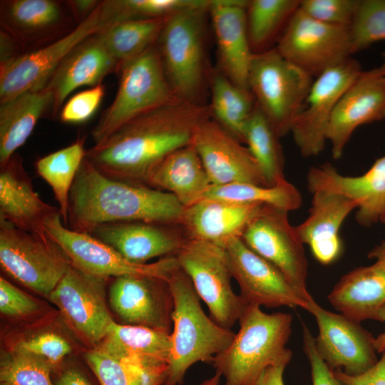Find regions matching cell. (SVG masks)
<instances>
[{
    "label": "cell",
    "instance_id": "obj_31",
    "mask_svg": "<svg viewBox=\"0 0 385 385\" xmlns=\"http://www.w3.org/2000/svg\"><path fill=\"white\" fill-rule=\"evenodd\" d=\"M145 185L173 195L186 207L202 200L212 183L191 143L158 163L149 173Z\"/></svg>",
    "mask_w": 385,
    "mask_h": 385
},
{
    "label": "cell",
    "instance_id": "obj_24",
    "mask_svg": "<svg viewBox=\"0 0 385 385\" xmlns=\"http://www.w3.org/2000/svg\"><path fill=\"white\" fill-rule=\"evenodd\" d=\"M247 0H210L219 71L237 86L249 90L248 76L253 52L246 20Z\"/></svg>",
    "mask_w": 385,
    "mask_h": 385
},
{
    "label": "cell",
    "instance_id": "obj_12",
    "mask_svg": "<svg viewBox=\"0 0 385 385\" xmlns=\"http://www.w3.org/2000/svg\"><path fill=\"white\" fill-rule=\"evenodd\" d=\"M45 231L63 250L72 267L98 278L108 280L125 275H147L167 280L179 266L175 256L160 258L152 263L131 262L92 235L65 226L59 213L46 221Z\"/></svg>",
    "mask_w": 385,
    "mask_h": 385
},
{
    "label": "cell",
    "instance_id": "obj_11",
    "mask_svg": "<svg viewBox=\"0 0 385 385\" xmlns=\"http://www.w3.org/2000/svg\"><path fill=\"white\" fill-rule=\"evenodd\" d=\"M107 281L71 266L47 298L86 349L97 347L115 321L106 298Z\"/></svg>",
    "mask_w": 385,
    "mask_h": 385
},
{
    "label": "cell",
    "instance_id": "obj_50",
    "mask_svg": "<svg viewBox=\"0 0 385 385\" xmlns=\"http://www.w3.org/2000/svg\"><path fill=\"white\" fill-rule=\"evenodd\" d=\"M68 3L77 23L80 24L94 11L98 6L100 1L72 0L68 1Z\"/></svg>",
    "mask_w": 385,
    "mask_h": 385
},
{
    "label": "cell",
    "instance_id": "obj_27",
    "mask_svg": "<svg viewBox=\"0 0 385 385\" xmlns=\"http://www.w3.org/2000/svg\"><path fill=\"white\" fill-rule=\"evenodd\" d=\"M98 34L73 50L47 81L45 86L53 95L51 117L59 114L66 98L74 90L84 86L93 87L101 83L107 75L118 71L121 64L105 48Z\"/></svg>",
    "mask_w": 385,
    "mask_h": 385
},
{
    "label": "cell",
    "instance_id": "obj_8",
    "mask_svg": "<svg viewBox=\"0 0 385 385\" xmlns=\"http://www.w3.org/2000/svg\"><path fill=\"white\" fill-rule=\"evenodd\" d=\"M314 79L275 47L253 54L248 87L256 105L280 138L290 133Z\"/></svg>",
    "mask_w": 385,
    "mask_h": 385
},
{
    "label": "cell",
    "instance_id": "obj_21",
    "mask_svg": "<svg viewBox=\"0 0 385 385\" xmlns=\"http://www.w3.org/2000/svg\"><path fill=\"white\" fill-rule=\"evenodd\" d=\"M385 119V76L379 68L361 71L339 99L331 118L327 140L335 160L342 158L355 130Z\"/></svg>",
    "mask_w": 385,
    "mask_h": 385
},
{
    "label": "cell",
    "instance_id": "obj_47",
    "mask_svg": "<svg viewBox=\"0 0 385 385\" xmlns=\"http://www.w3.org/2000/svg\"><path fill=\"white\" fill-rule=\"evenodd\" d=\"M303 349L311 367L312 385H346L322 359L316 348L314 337L305 324H302Z\"/></svg>",
    "mask_w": 385,
    "mask_h": 385
},
{
    "label": "cell",
    "instance_id": "obj_10",
    "mask_svg": "<svg viewBox=\"0 0 385 385\" xmlns=\"http://www.w3.org/2000/svg\"><path fill=\"white\" fill-rule=\"evenodd\" d=\"M175 257L207 305L210 317L222 327L231 329L247 304L232 287V275L225 248L188 239Z\"/></svg>",
    "mask_w": 385,
    "mask_h": 385
},
{
    "label": "cell",
    "instance_id": "obj_38",
    "mask_svg": "<svg viewBox=\"0 0 385 385\" xmlns=\"http://www.w3.org/2000/svg\"><path fill=\"white\" fill-rule=\"evenodd\" d=\"M202 199L220 200L245 205H266L287 212L299 209L302 204L301 193L287 180L273 186L246 183L212 185Z\"/></svg>",
    "mask_w": 385,
    "mask_h": 385
},
{
    "label": "cell",
    "instance_id": "obj_35",
    "mask_svg": "<svg viewBox=\"0 0 385 385\" xmlns=\"http://www.w3.org/2000/svg\"><path fill=\"white\" fill-rule=\"evenodd\" d=\"M85 138L39 158L36 163L38 175L51 188L58 204L63 225L68 227V202L71 188L86 157Z\"/></svg>",
    "mask_w": 385,
    "mask_h": 385
},
{
    "label": "cell",
    "instance_id": "obj_18",
    "mask_svg": "<svg viewBox=\"0 0 385 385\" xmlns=\"http://www.w3.org/2000/svg\"><path fill=\"white\" fill-rule=\"evenodd\" d=\"M108 304L120 324L171 333L174 302L166 279L147 275L112 278Z\"/></svg>",
    "mask_w": 385,
    "mask_h": 385
},
{
    "label": "cell",
    "instance_id": "obj_22",
    "mask_svg": "<svg viewBox=\"0 0 385 385\" xmlns=\"http://www.w3.org/2000/svg\"><path fill=\"white\" fill-rule=\"evenodd\" d=\"M307 183L312 194L331 192L352 200L357 206L356 220L362 227H371L385 215V155L359 176L344 175L328 163L312 167Z\"/></svg>",
    "mask_w": 385,
    "mask_h": 385
},
{
    "label": "cell",
    "instance_id": "obj_46",
    "mask_svg": "<svg viewBox=\"0 0 385 385\" xmlns=\"http://www.w3.org/2000/svg\"><path fill=\"white\" fill-rule=\"evenodd\" d=\"M105 94V86L99 83L73 95L63 104L60 120L66 123H81L90 119L98 110Z\"/></svg>",
    "mask_w": 385,
    "mask_h": 385
},
{
    "label": "cell",
    "instance_id": "obj_48",
    "mask_svg": "<svg viewBox=\"0 0 385 385\" xmlns=\"http://www.w3.org/2000/svg\"><path fill=\"white\" fill-rule=\"evenodd\" d=\"M76 357L68 359L53 369V385H96L87 369Z\"/></svg>",
    "mask_w": 385,
    "mask_h": 385
},
{
    "label": "cell",
    "instance_id": "obj_23",
    "mask_svg": "<svg viewBox=\"0 0 385 385\" xmlns=\"http://www.w3.org/2000/svg\"><path fill=\"white\" fill-rule=\"evenodd\" d=\"M168 225L143 221L100 225L90 233L126 260L146 264L151 259L176 256L189 239L184 230Z\"/></svg>",
    "mask_w": 385,
    "mask_h": 385
},
{
    "label": "cell",
    "instance_id": "obj_3",
    "mask_svg": "<svg viewBox=\"0 0 385 385\" xmlns=\"http://www.w3.org/2000/svg\"><path fill=\"white\" fill-rule=\"evenodd\" d=\"M238 322L240 329L230 344L210 363L223 377V385H254L268 367L289 364L290 314H267L258 305L247 304Z\"/></svg>",
    "mask_w": 385,
    "mask_h": 385
},
{
    "label": "cell",
    "instance_id": "obj_25",
    "mask_svg": "<svg viewBox=\"0 0 385 385\" xmlns=\"http://www.w3.org/2000/svg\"><path fill=\"white\" fill-rule=\"evenodd\" d=\"M58 213V207L44 202L35 191L20 155L15 153L0 165V220L44 236L46 221Z\"/></svg>",
    "mask_w": 385,
    "mask_h": 385
},
{
    "label": "cell",
    "instance_id": "obj_29",
    "mask_svg": "<svg viewBox=\"0 0 385 385\" xmlns=\"http://www.w3.org/2000/svg\"><path fill=\"white\" fill-rule=\"evenodd\" d=\"M263 205L202 199L185 207L180 225L189 239L224 247L230 240L241 237Z\"/></svg>",
    "mask_w": 385,
    "mask_h": 385
},
{
    "label": "cell",
    "instance_id": "obj_13",
    "mask_svg": "<svg viewBox=\"0 0 385 385\" xmlns=\"http://www.w3.org/2000/svg\"><path fill=\"white\" fill-rule=\"evenodd\" d=\"M278 52L314 78L352 53L350 26L317 21L299 8L279 36Z\"/></svg>",
    "mask_w": 385,
    "mask_h": 385
},
{
    "label": "cell",
    "instance_id": "obj_6",
    "mask_svg": "<svg viewBox=\"0 0 385 385\" xmlns=\"http://www.w3.org/2000/svg\"><path fill=\"white\" fill-rule=\"evenodd\" d=\"M118 6L117 0L100 1L94 11L65 36L0 63V104L45 86L61 63L78 45L121 21Z\"/></svg>",
    "mask_w": 385,
    "mask_h": 385
},
{
    "label": "cell",
    "instance_id": "obj_26",
    "mask_svg": "<svg viewBox=\"0 0 385 385\" xmlns=\"http://www.w3.org/2000/svg\"><path fill=\"white\" fill-rule=\"evenodd\" d=\"M368 257L375 259L374 262L343 275L328 295L335 309L359 322L377 320L378 312L385 304V240Z\"/></svg>",
    "mask_w": 385,
    "mask_h": 385
},
{
    "label": "cell",
    "instance_id": "obj_15",
    "mask_svg": "<svg viewBox=\"0 0 385 385\" xmlns=\"http://www.w3.org/2000/svg\"><path fill=\"white\" fill-rule=\"evenodd\" d=\"M361 71L359 63L349 57L314 79L290 131L303 157H316L322 152L336 106Z\"/></svg>",
    "mask_w": 385,
    "mask_h": 385
},
{
    "label": "cell",
    "instance_id": "obj_33",
    "mask_svg": "<svg viewBox=\"0 0 385 385\" xmlns=\"http://www.w3.org/2000/svg\"><path fill=\"white\" fill-rule=\"evenodd\" d=\"M52 103L51 91L43 86L0 104V165L27 140L38 120L50 113Z\"/></svg>",
    "mask_w": 385,
    "mask_h": 385
},
{
    "label": "cell",
    "instance_id": "obj_32",
    "mask_svg": "<svg viewBox=\"0 0 385 385\" xmlns=\"http://www.w3.org/2000/svg\"><path fill=\"white\" fill-rule=\"evenodd\" d=\"M1 349L38 356L56 367L87 349L73 337L59 316L31 327L1 330Z\"/></svg>",
    "mask_w": 385,
    "mask_h": 385
},
{
    "label": "cell",
    "instance_id": "obj_5",
    "mask_svg": "<svg viewBox=\"0 0 385 385\" xmlns=\"http://www.w3.org/2000/svg\"><path fill=\"white\" fill-rule=\"evenodd\" d=\"M207 5L170 16L156 43L163 70L175 96L205 105L202 101L211 71L207 64L205 37Z\"/></svg>",
    "mask_w": 385,
    "mask_h": 385
},
{
    "label": "cell",
    "instance_id": "obj_20",
    "mask_svg": "<svg viewBox=\"0 0 385 385\" xmlns=\"http://www.w3.org/2000/svg\"><path fill=\"white\" fill-rule=\"evenodd\" d=\"M192 144L212 185L246 183L269 186L248 148L212 118L197 125Z\"/></svg>",
    "mask_w": 385,
    "mask_h": 385
},
{
    "label": "cell",
    "instance_id": "obj_14",
    "mask_svg": "<svg viewBox=\"0 0 385 385\" xmlns=\"http://www.w3.org/2000/svg\"><path fill=\"white\" fill-rule=\"evenodd\" d=\"M288 212L263 205L250 220L241 238L254 252L277 268L308 300V263L304 244L295 226L290 224Z\"/></svg>",
    "mask_w": 385,
    "mask_h": 385
},
{
    "label": "cell",
    "instance_id": "obj_55",
    "mask_svg": "<svg viewBox=\"0 0 385 385\" xmlns=\"http://www.w3.org/2000/svg\"><path fill=\"white\" fill-rule=\"evenodd\" d=\"M382 223L385 224V215L381 218V221Z\"/></svg>",
    "mask_w": 385,
    "mask_h": 385
},
{
    "label": "cell",
    "instance_id": "obj_52",
    "mask_svg": "<svg viewBox=\"0 0 385 385\" xmlns=\"http://www.w3.org/2000/svg\"><path fill=\"white\" fill-rule=\"evenodd\" d=\"M377 320L385 323V304L378 312ZM375 348L377 353H382L385 350V330L375 338Z\"/></svg>",
    "mask_w": 385,
    "mask_h": 385
},
{
    "label": "cell",
    "instance_id": "obj_19",
    "mask_svg": "<svg viewBox=\"0 0 385 385\" xmlns=\"http://www.w3.org/2000/svg\"><path fill=\"white\" fill-rule=\"evenodd\" d=\"M224 248L232 277L240 289V296L247 304L305 308L309 300L277 268L250 249L241 237L230 240Z\"/></svg>",
    "mask_w": 385,
    "mask_h": 385
},
{
    "label": "cell",
    "instance_id": "obj_36",
    "mask_svg": "<svg viewBox=\"0 0 385 385\" xmlns=\"http://www.w3.org/2000/svg\"><path fill=\"white\" fill-rule=\"evenodd\" d=\"M168 18L121 21L98 36L109 53L122 64L155 44Z\"/></svg>",
    "mask_w": 385,
    "mask_h": 385
},
{
    "label": "cell",
    "instance_id": "obj_40",
    "mask_svg": "<svg viewBox=\"0 0 385 385\" xmlns=\"http://www.w3.org/2000/svg\"><path fill=\"white\" fill-rule=\"evenodd\" d=\"M58 314V310L48 302L21 289L4 277H0L1 330L31 327Z\"/></svg>",
    "mask_w": 385,
    "mask_h": 385
},
{
    "label": "cell",
    "instance_id": "obj_49",
    "mask_svg": "<svg viewBox=\"0 0 385 385\" xmlns=\"http://www.w3.org/2000/svg\"><path fill=\"white\" fill-rule=\"evenodd\" d=\"M376 364L366 372L349 376L342 370H334L335 375L346 385H385V350Z\"/></svg>",
    "mask_w": 385,
    "mask_h": 385
},
{
    "label": "cell",
    "instance_id": "obj_1",
    "mask_svg": "<svg viewBox=\"0 0 385 385\" xmlns=\"http://www.w3.org/2000/svg\"><path fill=\"white\" fill-rule=\"evenodd\" d=\"M209 118V105L175 99L125 123L87 149L85 159L110 178L145 185L153 168L191 144L197 125Z\"/></svg>",
    "mask_w": 385,
    "mask_h": 385
},
{
    "label": "cell",
    "instance_id": "obj_45",
    "mask_svg": "<svg viewBox=\"0 0 385 385\" xmlns=\"http://www.w3.org/2000/svg\"><path fill=\"white\" fill-rule=\"evenodd\" d=\"M358 4L359 0H302L299 8L320 22L350 26Z\"/></svg>",
    "mask_w": 385,
    "mask_h": 385
},
{
    "label": "cell",
    "instance_id": "obj_54",
    "mask_svg": "<svg viewBox=\"0 0 385 385\" xmlns=\"http://www.w3.org/2000/svg\"><path fill=\"white\" fill-rule=\"evenodd\" d=\"M383 62L380 67H379L380 71L385 76V51L381 53Z\"/></svg>",
    "mask_w": 385,
    "mask_h": 385
},
{
    "label": "cell",
    "instance_id": "obj_16",
    "mask_svg": "<svg viewBox=\"0 0 385 385\" xmlns=\"http://www.w3.org/2000/svg\"><path fill=\"white\" fill-rule=\"evenodd\" d=\"M304 309L317 324L316 350L332 370L340 369L347 375L357 376L376 364L375 338L360 322L324 309L313 298Z\"/></svg>",
    "mask_w": 385,
    "mask_h": 385
},
{
    "label": "cell",
    "instance_id": "obj_41",
    "mask_svg": "<svg viewBox=\"0 0 385 385\" xmlns=\"http://www.w3.org/2000/svg\"><path fill=\"white\" fill-rule=\"evenodd\" d=\"M83 359L99 385H162L168 372L150 370L98 349H87Z\"/></svg>",
    "mask_w": 385,
    "mask_h": 385
},
{
    "label": "cell",
    "instance_id": "obj_17",
    "mask_svg": "<svg viewBox=\"0 0 385 385\" xmlns=\"http://www.w3.org/2000/svg\"><path fill=\"white\" fill-rule=\"evenodd\" d=\"M78 24L68 1H1V31L13 40L21 55L53 43Z\"/></svg>",
    "mask_w": 385,
    "mask_h": 385
},
{
    "label": "cell",
    "instance_id": "obj_9",
    "mask_svg": "<svg viewBox=\"0 0 385 385\" xmlns=\"http://www.w3.org/2000/svg\"><path fill=\"white\" fill-rule=\"evenodd\" d=\"M0 265L13 280L47 299L71 263L47 235L29 232L0 220Z\"/></svg>",
    "mask_w": 385,
    "mask_h": 385
},
{
    "label": "cell",
    "instance_id": "obj_30",
    "mask_svg": "<svg viewBox=\"0 0 385 385\" xmlns=\"http://www.w3.org/2000/svg\"><path fill=\"white\" fill-rule=\"evenodd\" d=\"M94 349L141 367L168 374L170 333L113 321Z\"/></svg>",
    "mask_w": 385,
    "mask_h": 385
},
{
    "label": "cell",
    "instance_id": "obj_43",
    "mask_svg": "<svg viewBox=\"0 0 385 385\" xmlns=\"http://www.w3.org/2000/svg\"><path fill=\"white\" fill-rule=\"evenodd\" d=\"M350 34L352 53L385 40V0H359Z\"/></svg>",
    "mask_w": 385,
    "mask_h": 385
},
{
    "label": "cell",
    "instance_id": "obj_39",
    "mask_svg": "<svg viewBox=\"0 0 385 385\" xmlns=\"http://www.w3.org/2000/svg\"><path fill=\"white\" fill-rule=\"evenodd\" d=\"M279 138L268 119L255 105L245 126L244 142L257 162L269 186L286 180Z\"/></svg>",
    "mask_w": 385,
    "mask_h": 385
},
{
    "label": "cell",
    "instance_id": "obj_42",
    "mask_svg": "<svg viewBox=\"0 0 385 385\" xmlns=\"http://www.w3.org/2000/svg\"><path fill=\"white\" fill-rule=\"evenodd\" d=\"M53 366L32 354L1 349L0 385H53Z\"/></svg>",
    "mask_w": 385,
    "mask_h": 385
},
{
    "label": "cell",
    "instance_id": "obj_4",
    "mask_svg": "<svg viewBox=\"0 0 385 385\" xmlns=\"http://www.w3.org/2000/svg\"><path fill=\"white\" fill-rule=\"evenodd\" d=\"M167 281L174 307L165 383L182 384L190 366L199 361L210 363L230 344L235 334L218 325L204 312L190 277L180 266L170 273Z\"/></svg>",
    "mask_w": 385,
    "mask_h": 385
},
{
    "label": "cell",
    "instance_id": "obj_7",
    "mask_svg": "<svg viewBox=\"0 0 385 385\" xmlns=\"http://www.w3.org/2000/svg\"><path fill=\"white\" fill-rule=\"evenodd\" d=\"M118 73L115 96L91 132L94 145L133 118L178 99L166 78L156 43L123 63Z\"/></svg>",
    "mask_w": 385,
    "mask_h": 385
},
{
    "label": "cell",
    "instance_id": "obj_34",
    "mask_svg": "<svg viewBox=\"0 0 385 385\" xmlns=\"http://www.w3.org/2000/svg\"><path fill=\"white\" fill-rule=\"evenodd\" d=\"M209 87L212 117L233 136L244 142L245 126L256 105L253 95L250 91L233 83L219 70L211 71Z\"/></svg>",
    "mask_w": 385,
    "mask_h": 385
},
{
    "label": "cell",
    "instance_id": "obj_51",
    "mask_svg": "<svg viewBox=\"0 0 385 385\" xmlns=\"http://www.w3.org/2000/svg\"><path fill=\"white\" fill-rule=\"evenodd\" d=\"M285 366H270L261 374L254 385H284L283 373Z\"/></svg>",
    "mask_w": 385,
    "mask_h": 385
},
{
    "label": "cell",
    "instance_id": "obj_44",
    "mask_svg": "<svg viewBox=\"0 0 385 385\" xmlns=\"http://www.w3.org/2000/svg\"><path fill=\"white\" fill-rule=\"evenodd\" d=\"M210 0H118L123 21L168 18L193 7L207 5Z\"/></svg>",
    "mask_w": 385,
    "mask_h": 385
},
{
    "label": "cell",
    "instance_id": "obj_53",
    "mask_svg": "<svg viewBox=\"0 0 385 385\" xmlns=\"http://www.w3.org/2000/svg\"><path fill=\"white\" fill-rule=\"evenodd\" d=\"M221 377L222 376H220L219 373L215 372V374L212 377L202 381L200 384L197 385H220ZM162 385H182V384H170L165 383Z\"/></svg>",
    "mask_w": 385,
    "mask_h": 385
},
{
    "label": "cell",
    "instance_id": "obj_28",
    "mask_svg": "<svg viewBox=\"0 0 385 385\" xmlns=\"http://www.w3.org/2000/svg\"><path fill=\"white\" fill-rule=\"evenodd\" d=\"M356 207L352 200L339 194L312 193L309 215L295 227L301 241L309 245L319 263L330 265L341 256L343 247L340 228Z\"/></svg>",
    "mask_w": 385,
    "mask_h": 385
},
{
    "label": "cell",
    "instance_id": "obj_2",
    "mask_svg": "<svg viewBox=\"0 0 385 385\" xmlns=\"http://www.w3.org/2000/svg\"><path fill=\"white\" fill-rule=\"evenodd\" d=\"M185 209L169 192L110 178L84 159L70 192L68 227L90 234L100 225L116 222L180 225Z\"/></svg>",
    "mask_w": 385,
    "mask_h": 385
},
{
    "label": "cell",
    "instance_id": "obj_37",
    "mask_svg": "<svg viewBox=\"0 0 385 385\" xmlns=\"http://www.w3.org/2000/svg\"><path fill=\"white\" fill-rule=\"evenodd\" d=\"M300 0H250L246 8L247 29L251 49L258 53L278 41Z\"/></svg>",
    "mask_w": 385,
    "mask_h": 385
}]
</instances>
